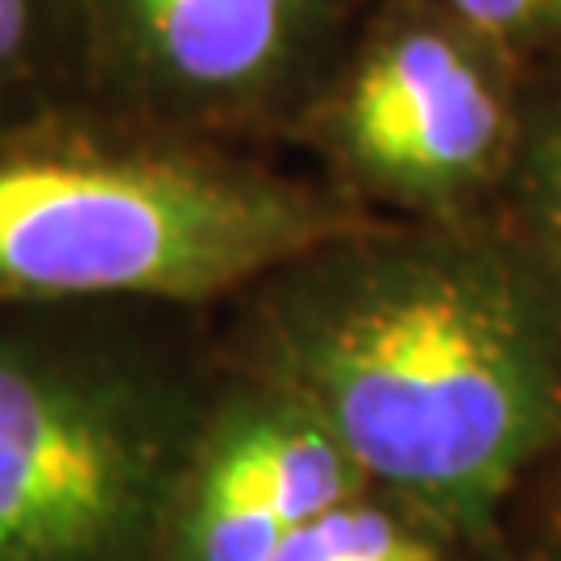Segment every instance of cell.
Returning a JSON list of instances; mask_svg holds the SVG:
<instances>
[{
	"instance_id": "1",
	"label": "cell",
	"mask_w": 561,
	"mask_h": 561,
	"mask_svg": "<svg viewBox=\"0 0 561 561\" xmlns=\"http://www.w3.org/2000/svg\"><path fill=\"white\" fill-rule=\"evenodd\" d=\"M238 300L229 362L470 549L561 454V304L495 213L366 221Z\"/></svg>"
},
{
	"instance_id": "2",
	"label": "cell",
	"mask_w": 561,
	"mask_h": 561,
	"mask_svg": "<svg viewBox=\"0 0 561 561\" xmlns=\"http://www.w3.org/2000/svg\"><path fill=\"white\" fill-rule=\"evenodd\" d=\"M366 221L324 180L96 104L0 129V308L238 300Z\"/></svg>"
},
{
	"instance_id": "3",
	"label": "cell",
	"mask_w": 561,
	"mask_h": 561,
	"mask_svg": "<svg viewBox=\"0 0 561 561\" xmlns=\"http://www.w3.org/2000/svg\"><path fill=\"white\" fill-rule=\"evenodd\" d=\"M96 312L0 308V561H150L217 375Z\"/></svg>"
},
{
	"instance_id": "4",
	"label": "cell",
	"mask_w": 561,
	"mask_h": 561,
	"mask_svg": "<svg viewBox=\"0 0 561 561\" xmlns=\"http://www.w3.org/2000/svg\"><path fill=\"white\" fill-rule=\"evenodd\" d=\"M533 71L428 0H370L287 141L379 221H470L503 201Z\"/></svg>"
},
{
	"instance_id": "5",
	"label": "cell",
	"mask_w": 561,
	"mask_h": 561,
	"mask_svg": "<svg viewBox=\"0 0 561 561\" xmlns=\"http://www.w3.org/2000/svg\"><path fill=\"white\" fill-rule=\"evenodd\" d=\"M370 0H80L88 101L208 141L283 138Z\"/></svg>"
},
{
	"instance_id": "6",
	"label": "cell",
	"mask_w": 561,
	"mask_h": 561,
	"mask_svg": "<svg viewBox=\"0 0 561 561\" xmlns=\"http://www.w3.org/2000/svg\"><path fill=\"white\" fill-rule=\"evenodd\" d=\"M370 482L291 391L225 366L167 491L150 561H271Z\"/></svg>"
},
{
	"instance_id": "7",
	"label": "cell",
	"mask_w": 561,
	"mask_h": 561,
	"mask_svg": "<svg viewBox=\"0 0 561 561\" xmlns=\"http://www.w3.org/2000/svg\"><path fill=\"white\" fill-rule=\"evenodd\" d=\"M88 101L80 0H0V129Z\"/></svg>"
},
{
	"instance_id": "8",
	"label": "cell",
	"mask_w": 561,
	"mask_h": 561,
	"mask_svg": "<svg viewBox=\"0 0 561 561\" xmlns=\"http://www.w3.org/2000/svg\"><path fill=\"white\" fill-rule=\"evenodd\" d=\"M470 549L400 495L366 486L287 537L271 561H458Z\"/></svg>"
},
{
	"instance_id": "9",
	"label": "cell",
	"mask_w": 561,
	"mask_h": 561,
	"mask_svg": "<svg viewBox=\"0 0 561 561\" xmlns=\"http://www.w3.org/2000/svg\"><path fill=\"white\" fill-rule=\"evenodd\" d=\"M561 304V71L528 80L520 150L495 208Z\"/></svg>"
},
{
	"instance_id": "10",
	"label": "cell",
	"mask_w": 561,
	"mask_h": 561,
	"mask_svg": "<svg viewBox=\"0 0 561 561\" xmlns=\"http://www.w3.org/2000/svg\"><path fill=\"white\" fill-rule=\"evenodd\" d=\"M445 18L491 42L500 55L537 71L561 55V0H428Z\"/></svg>"
},
{
	"instance_id": "11",
	"label": "cell",
	"mask_w": 561,
	"mask_h": 561,
	"mask_svg": "<svg viewBox=\"0 0 561 561\" xmlns=\"http://www.w3.org/2000/svg\"><path fill=\"white\" fill-rule=\"evenodd\" d=\"M553 461H558V486H553V500H549V512H545L541 541H537V558L541 561H561V454Z\"/></svg>"
}]
</instances>
